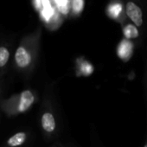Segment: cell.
Here are the masks:
<instances>
[{
  "label": "cell",
  "mask_w": 147,
  "mask_h": 147,
  "mask_svg": "<svg viewBox=\"0 0 147 147\" xmlns=\"http://www.w3.org/2000/svg\"><path fill=\"white\" fill-rule=\"evenodd\" d=\"M144 147H147V144H145V145H144Z\"/></svg>",
  "instance_id": "obj_16"
},
{
  "label": "cell",
  "mask_w": 147,
  "mask_h": 147,
  "mask_svg": "<svg viewBox=\"0 0 147 147\" xmlns=\"http://www.w3.org/2000/svg\"><path fill=\"white\" fill-rule=\"evenodd\" d=\"M80 70H81L82 74L84 76H89L92 75L93 72H94V67L88 61H84L80 66Z\"/></svg>",
  "instance_id": "obj_11"
},
{
  "label": "cell",
  "mask_w": 147,
  "mask_h": 147,
  "mask_svg": "<svg viewBox=\"0 0 147 147\" xmlns=\"http://www.w3.org/2000/svg\"><path fill=\"white\" fill-rule=\"evenodd\" d=\"M58 10L63 14H67L68 11V2L67 0H55Z\"/></svg>",
  "instance_id": "obj_12"
},
{
  "label": "cell",
  "mask_w": 147,
  "mask_h": 147,
  "mask_svg": "<svg viewBox=\"0 0 147 147\" xmlns=\"http://www.w3.org/2000/svg\"><path fill=\"white\" fill-rule=\"evenodd\" d=\"M133 53V44L128 39L122 40L117 48L118 56L124 61H127L132 55Z\"/></svg>",
  "instance_id": "obj_3"
},
{
  "label": "cell",
  "mask_w": 147,
  "mask_h": 147,
  "mask_svg": "<svg viewBox=\"0 0 147 147\" xmlns=\"http://www.w3.org/2000/svg\"><path fill=\"white\" fill-rule=\"evenodd\" d=\"M36 96L34 91L25 89L0 100V110L8 117H15L27 113L35 104Z\"/></svg>",
  "instance_id": "obj_1"
},
{
  "label": "cell",
  "mask_w": 147,
  "mask_h": 147,
  "mask_svg": "<svg viewBox=\"0 0 147 147\" xmlns=\"http://www.w3.org/2000/svg\"><path fill=\"white\" fill-rule=\"evenodd\" d=\"M1 94H2V84H0V100H1Z\"/></svg>",
  "instance_id": "obj_15"
},
{
  "label": "cell",
  "mask_w": 147,
  "mask_h": 147,
  "mask_svg": "<svg viewBox=\"0 0 147 147\" xmlns=\"http://www.w3.org/2000/svg\"><path fill=\"white\" fill-rule=\"evenodd\" d=\"M41 126L46 133H52L56 128L54 115L50 112H45L41 117Z\"/></svg>",
  "instance_id": "obj_7"
},
{
  "label": "cell",
  "mask_w": 147,
  "mask_h": 147,
  "mask_svg": "<svg viewBox=\"0 0 147 147\" xmlns=\"http://www.w3.org/2000/svg\"><path fill=\"white\" fill-rule=\"evenodd\" d=\"M122 12V5L120 3H114L109 5L107 9L108 15L113 18H118Z\"/></svg>",
  "instance_id": "obj_9"
},
{
  "label": "cell",
  "mask_w": 147,
  "mask_h": 147,
  "mask_svg": "<svg viewBox=\"0 0 147 147\" xmlns=\"http://www.w3.org/2000/svg\"><path fill=\"white\" fill-rule=\"evenodd\" d=\"M35 41L28 38L17 49L13 64L14 68L22 75H28L34 67L35 61Z\"/></svg>",
  "instance_id": "obj_2"
},
{
  "label": "cell",
  "mask_w": 147,
  "mask_h": 147,
  "mask_svg": "<svg viewBox=\"0 0 147 147\" xmlns=\"http://www.w3.org/2000/svg\"><path fill=\"white\" fill-rule=\"evenodd\" d=\"M0 79H1V78H0ZM0 84H1V82H0Z\"/></svg>",
  "instance_id": "obj_17"
},
{
  "label": "cell",
  "mask_w": 147,
  "mask_h": 147,
  "mask_svg": "<svg viewBox=\"0 0 147 147\" xmlns=\"http://www.w3.org/2000/svg\"><path fill=\"white\" fill-rule=\"evenodd\" d=\"M55 15V10L52 7L49 0H42V10L41 11V16L46 22H49L50 19Z\"/></svg>",
  "instance_id": "obj_8"
},
{
  "label": "cell",
  "mask_w": 147,
  "mask_h": 147,
  "mask_svg": "<svg viewBox=\"0 0 147 147\" xmlns=\"http://www.w3.org/2000/svg\"><path fill=\"white\" fill-rule=\"evenodd\" d=\"M33 4L36 10H40L42 6V0H33Z\"/></svg>",
  "instance_id": "obj_14"
},
{
  "label": "cell",
  "mask_w": 147,
  "mask_h": 147,
  "mask_svg": "<svg viewBox=\"0 0 147 147\" xmlns=\"http://www.w3.org/2000/svg\"><path fill=\"white\" fill-rule=\"evenodd\" d=\"M123 33H124V36H125V39H128V40L137 38L138 36V30L132 24L126 25L123 30Z\"/></svg>",
  "instance_id": "obj_10"
},
{
  "label": "cell",
  "mask_w": 147,
  "mask_h": 147,
  "mask_svg": "<svg viewBox=\"0 0 147 147\" xmlns=\"http://www.w3.org/2000/svg\"><path fill=\"white\" fill-rule=\"evenodd\" d=\"M125 10H126L127 16L135 24V25L141 26L143 23V16H142L141 9L136 4L132 2H128Z\"/></svg>",
  "instance_id": "obj_4"
},
{
  "label": "cell",
  "mask_w": 147,
  "mask_h": 147,
  "mask_svg": "<svg viewBox=\"0 0 147 147\" xmlns=\"http://www.w3.org/2000/svg\"><path fill=\"white\" fill-rule=\"evenodd\" d=\"M11 61V51L5 46H0V78L8 71Z\"/></svg>",
  "instance_id": "obj_6"
},
{
  "label": "cell",
  "mask_w": 147,
  "mask_h": 147,
  "mask_svg": "<svg viewBox=\"0 0 147 147\" xmlns=\"http://www.w3.org/2000/svg\"><path fill=\"white\" fill-rule=\"evenodd\" d=\"M28 139V134L26 131H18L11 136L5 143L4 147H21Z\"/></svg>",
  "instance_id": "obj_5"
},
{
  "label": "cell",
  "mask_w": 147,
  "mask_h": 147,
  "mask_svg": "<svg viewBox=\"0 0 147 147\" xmlns=\"http://www.w3.org/2000/svg\"><path fill=\"white\" fill-rule=\"evenodd\" d=\"M84 7L83 0H73L72 9L75 13H81Z\"/></svg>",
  "instance_id": "obj_13"
}]
</instances>
